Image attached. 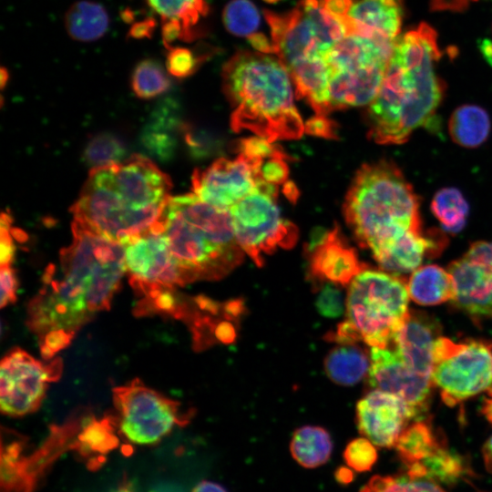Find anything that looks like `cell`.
<instances>
[{
    "mask_svg": "<svg viewBox=\"0 0 492 492\" xmlns=\"http://www.w3.org/2000/svg\"><path fill=\"white\" fill-rule=\"evenodd\" d=\"M440 57L437 34L425 22L395 39L383 82L367 108L370 138L402 144L430 121L444 96L436 73Z\"/></svg>",
    "mask_w": 492,
    "mask_h": 492,
    "instance_id": "6da1fadb",
    "label": "cell"
},
{
    "mask_svg": "<svg viewBox=\"0 0 492 492\" xmlns=\"http://www.w3.org/2000/svg\"><path fill=\"white\" fill-rule=\"evenodd\" d=\"M170 189L155 163L134 155L91 169L72 207L74 220L124 246L161 221Z\"/></svg>",
    "mask_w": 492,
    "mask_h": 492,
    "instance_id": "7a4b0ae2",
    "label": "cell"
},
{
    "mask_svg": "<svg viewBox=\"0 0 492 492\" xmlns=\"http://www.w3.org/2000/svg\"><path fill=\"white\" fill-rule=\"evenodd\" d=\"M221 77L234 131L249 130L272 143L298 138L305 131L291 75L276 55L239 51L225 63Z\"/></svg>",
    "mask_w": 492,
    "mask_h": 492,
    "instance_id": "3957f363",
    "label": "cell"
},
{
    "mask_svg": "<svg viewBox=\"0 0 492 492\" xmlns=\"http://www.w3.org/2000/svg\"><path fill=\"white\" fill-rule=\"evenodd\" d=\"M273 54L287 67L297 97L304 98L316 115L333 110L327 59L333 46L347 34L343 19L331 13L322 0H302L292 10H265Z\"/></svg>",
    "mask_w": 492,
    "mask_h": 492,
    "instance_id": "277c9868",
    "label": "cell"
},
{
    "mask_svg": "<svg viewBox=\"0 0 492 492\" xmlns=\"http://www.w3.org/2000/svg\"><path fill=\"white\" fill-rule=\"evenodd\" d=\"M345 220L374 260L396 243L422 233L419 200L401 169L379 160L363 165L343 202Z\"/></svg>",
    "mask_w": 492,
    "mask_h": 492,
    "instance_id": "5b68a950",
    "label": "cell"
},
{
    "mask_svg": "<svg viewBox=\"0 0 492 492\" xmlns=\"http://www.w3.org/2000/svg\"><path fill=\"white\" fill-rule=\"evenodd\" d=\"M162 222L185 284L224 277L243 258L230 210L207 204L192 192L170 197Z\"/></svg>",
    "mask_w": 492,
    "mask_h": 492,
    "instance_id": "8992f818",
    "label": "cell"
},
{
    "mask_svg": "<svg viewBox=\"0 0 492 492\" xmlns=\"http://www.w3.org/2000/svg\"><path fill=\"white\" fill-rule=\"evenodd\" d=\"M73 239L60 252L61 279L48 286L61 302L92 314L108 310L126 272L124 246L73 220Z\"/></svg>",
    "mask_w": 492,
    "mask_h": 492,
    "instance_id": "52a82bcc",
    "label": "cell"
},
{
    "mask_svg": "<svg viewBox=\"0 0 492 492\" xmlns=\"http://www.w3.org/2000/svg\"><path fill=\"white\" fill-rule=\"evenodd\" d=\"M408 298L406 284L397 275L364 269L349 284L346 317L333 340L387 347L409 313Z\"/></svg>",
    "mask_w": 492,
    "mask_h": 492,
    "instance_id": "ba28073f",
    "label": "cell"
},
{
    "mask_svg": "<svg viewBox=\"0 0 492 492\" xmlns=\"http://www.w3.org/2000/svg\"><path fill=\"white\" fill-rule=\"evenodd\" d=\"M394 41L349 33L333 46L327 59L333 109L373 101L383 82Z\"/></svg>",
    "mask_w": 492,
    "mask_h": 492,
    "instance_id": "9c48e42d",
    "label": "cell"
},
{
    "mask_svg": "<svg viewBox=\"0 0 492 492\" xmlns=\"http://www.w3.org/2000/svg\"><path fill=\"white\" fill-rule=\"evenodd\" d=\"M432 380L449 406L482 392L492 396V342L439 337L433 350Z\"/></svg>",
    "mask_w": 492,
    "mask_h": 492,
    "instance_id": "30bf717a",
    "label": "cell"
},
{
    "mask_svg": "<svg viewBox=\"0 0 492 492\" xmlns=\"http://www.w3.org/2000/svg\"><path fill=\"white\" fill-rule=\"evenodd\" d=\"M277 190L261 185L229 210L238 243L258 266L264 255L292 248L298 239L297 228L282 217L275 203Z\"/></svg>",
    "mask_w": 492,
    "mask_h": 492,
    "instance_id": "8fae6325",
    "label": "cell"
},
{
    "mask_svg": "<svg viewBox=\"0 0 492 492\" xmlns=\"http://www.w3.org/2000/svg\"><path fill=\"white\" fill-rule=\"evenodd\" d=\"M120 433L136 445H154L175 425L188 421L179 403L146 386L139 379L113 389Z\"/></svg>",
    "mask_w": 492,
    "mask_h": 492,
    "instance_id": "7c38bea8",
    "label": "cell"
},
{
    "mask_svg": "<svg viewBox=\"0 0 492 492\" xmlns=\"http://www.w3.org/2000/svg\"><path fill=\"white\" fill-rule=\"evenodd\" d=\"M60 360L44 364L26 351L11 350L1 361L0 408L5 415L22 416L36 411L50 382L58 379Z\"/></svg>",
    "mask_w": 492,
    "mask_h": 492,
    "instance_id": "4fadbf2b",
    "label": "cell"
},
{
    "mask_svg": "<svg viewBox=\"0 0 492 492\" xmlns=\"http://www.w3.org/2000/svg\"><path fill=\"white\" fill-rule=\"evenodd\" d=\"M163 229L161 220L154 229L124 245L126 272L139 295L155 288L185 285Z\"/></svg>",
    "mask_w": 492,
    "mask_h": 492,
    "instance_id": "5bb4252c",
    "label": "cell"
},
{
    "mask_svg": "<svg viewBox=\"0 0 492 492\" xmlns=\"http://www.w3.org/2000/svg\"><path fill=\"white\" fill-rule=\"evenodd\" d=\"M260 161L239 153L235 159H219L192 174V193L203 202L230 210L260 185Z\"/></svg>",
    "mask_w": 492,
    "mask_h": 492,
    "instance_id": "9a60e30c",
    "label": "cell"
},
{
    "mask_svg": "<svg viewBox=\"0 0 492 492\" xmlns=\"http://www.w3.org/2000/svg\"><path fill=\"white\" fill-rule=\"evenodd\" d=\"M453 304L476 321L492 318V241H477L448 267Z\"/></svg>",
    "mask_w": 492,
    "mask_h": 492,
    "instance_id": "2e32d148",
    "label": "cell"
},
{
    "mask_svg": "<svg viewBox=\"0 0 492 492\" xmlns=\"http://www.w3.org/2000/svg\"><path fill=\"white\" fill-rule=\"evenodd\" d=\"M369 354V384L398 396L413 409L417 420H423L428 410L432 378L410 368L395 349L371 347Z\"/></svg>",
    "mask_w": 492,
    "mask_h": 492,
    "instance_id": "e0dca14e",
    "label": "cell"
},
{
    "mask_svg": "<svg viewBox=\"0 0 492 492\" xmlns=\"http://www.w3.org/2000/svg\"><path fill=\"white\" fill-rule=\"evenodd\" d=\"M415 419L413 409L398 396L373 389L359 400L356 421L360 434L380 447H395L407 423Z\"/></svg>",
    "mask_w": 492,
    "mask_h": 492,
    "instance_id": "ac0fdd59",
    "label": "cell"
},
{
    "mask_svg": "<svg viewBox=\"0 0 492 492\" xmlns=\"http://www.w3.org/2000/svg\"><path fill=\"white\" fill-rule=\"evenodd\" d=\"M439 334L440 326L436 320L425 313L409 311L394 336V349L410 368L432 378L433 350Z\"/></svg>",
    "mask_w": 492,
    "mask_h": 492,
    "instance_id": "d6986e66",
    "label": "cell"
},
{
    "mask_svg": "<svg viewBox=\"0 0 492 492\" xmlns=\"http://www.w3.org/2000/svg\"><path fill=\"white\" fill-rule=\"evenodd\" d=\"M310 268L313 278L345 286L365 269V265L359 261L355 250L343 240L339 229L334 228L313 248Z\"/></svg>",
    "mask_w": 492,
    "mask_h": 492,
    "instance_id": "ffe728a7",
    "label": "cell"
},
{
    "mask_svg": "<svg viewBox=\"0 0 492 492\" xmlns=\"http://www.w3.org/2000/svg\"><path fill=\"white\" fill-rule=\"evenodd\" d=\"M404 0H352L342 16L348 34L394 41L401 31Z\"/></svg>",
    "mask_w": 492,
    "mask_h": 492,
    "instance_id": "44dd1931",
    "label": "cell"
},
{
    "mask_svg": "<svg viewBox=\"0 0 492 492\" xmlns=\"http://www.w3.org/2000/svg\"><path fill=\"white\" fill-rule=\"evenodd\" d=\"M178 107L169 98L153 110L142 130L140 140L147 151L161 160H168L175 152L179 128Z\"/></svg>",
    "mask_w": 492,
    "mask_h": 492,
    "instance_id": "7402d4cb",
    "label": "cell"
},
{
    "mask_svg": "<svg viewBox=\"0 0 492 492\" xmlns=\"http://www.w3.org/2000/svg\"><path fill=\"white\" fill-rule=\"evenodd\" d=\"M109 23L105 6L91 0L76 1L64 15L67 34L73 40L82 43L94 42L103 37L108 30Z\"/></svg>",
    "mask_w": 492,
    "mask_h": 492,
    "instance_id": "603a6c76",
    "label": "cell"
},
{
    "mask_svg": "<svg viewBox=\"0 0 492 492\" xmlns=\"http://www.w3.org/2000/svg\"><path fill=\"white\" fill-rule=\"evenodd\" d=\"M406 287L409 297L415 303L425 306L453 301L456 294L454 281L449 272L434 264L415 270Z\"/></svg>",
    "mask_w": 492,
    "mask_h": 492,
    "instance_id": "cb8c5ba5",
    "label": "cell"
},
{
    "mask_svg": "<svg viewBox=\"0 0 492 492\" xmlns=\"http://www.w3.org/2000/svg\"><path fill=\"white\" fill-rule=\"evenodd\" d=\"M323 367L336 384L354 385L368 375L370 354L357 343H339L327 354Z\"/></svg>",
    "mask_w": 492,
    "mask_h": 492,
    "instance_id": "d4e9b609",
    "label": "cell"
},
{
    "mask_svg": "<svg viewBox=\"0 0 492 492\" xmlns=\"http://www.w3.org/2000/svg\"><path fill=\"white\" fill-rule=\"evenodd\" d=\"M406 474L411 477H425L435 482L453 485L470 476L472 471L466 459L450 451L445 444L423 461L407 466Z\"/></svg>",
    "mask_w": 492,
    "mask_h": 492,
    "instance_id": "484cf974",
    "label": "cell"
},
{
    "mask_svg": "<svg viewBox=\"0 0 492 492\" xmlns=\"http://www.w3.org/2000/svg\"><path fill=\"white\" fill-rule=\"evenodd\" d=\"M290 450L293 459L305 468L325 464L333 451L330 434L321 426L304 425L292 435Z\"/></svg>",
    "mask_w": 492,
    "mask_h": 492,
    "instance_id": "4316f807",
    "label": "cell"
},
{
    "mask_svg": "<svg viewBox=\"0 0 492 492\" xmlns=\"http://www.w3.org/2000/svg\"><path fill=\"white\" fill-rule=\"evenodd\" d=\"M113 423L110 417L103 420H88L75 440L74 449L93 469L101 466L105 454L118 446V440L114 434Z\"/></svg>",
    "mask_w": 492,
    "mask_h": 492,
    "instance_id": "83f0119b",
    "label": "cell"
},
{
    "mask_svg": "<svg viewBox=\"0 0 492 492\" xmlns=\"http://www.w3.org/2000/svg\"><path fill=\"white\" fill-rule=\"evenodd\" d=\"M445 444L444 436L435 433L430 423L423 419L408 425L402 431L395 447L401 461L409 466L423 461Z\"/></svg>",
    "mask_w": 492,
    "mask_h": 492,
    "instance_id": "f1b7e54d",
    "label": "cell"
},
{
    "mask_svg": "<svg viewBox=\"0 0 492 492\" xmlns=\"http://www.w3.org/2000/svg\"><path fill=\"white\" fill-rule=\"evenodd\" d=\"M490 130V120L486 110L476 105L456 108L449 120V132L458 145L474 148L481 145Z\"/></svg>",
    "mask_w": 492,
    "mask_h": 492,
    "instance_id": "f546056e",
    "label": "cell"
},
{
    "mask_svg": "<svg viewBox=\"0 0 492 492\" xmlns=\"http://www.w3.org/2000/svg\"><path fill=\"white\" fill-rule=\"evenodd\" d=\"M149 7L160 15L161 21L176 19L184 30V42H190L200 36L196 26L209 12L207 0H145Z\"/></svg>",
    "mask_w": 492,
    "mask_h": 492,
    "instance_id": "4dcf8cb0",
    "label": "cell"
},
{
    "mask_svg": "<svg viewBox=\"0 0 492 492\" xmlns=\"http://www.w3.org/2000/svg\"><path fill=\"white\" fill-rule=\"evenodd\" d=\"M130 84L134 94L142 99L157 97L171 86L163 66L154 58L142 59L134 67Z\"/></svg>",
    "mask_w": 492,
    "mask_h": 492,
    "instance_id": "1f68e13d",
    "label": "cell"
},
{
    "mask_svg": "<svg viewBox=\"0 0 492 492\" xmlns=\"http://www.w3.org/2000/svg\"><path fill=\"white\" fill-rule=\"evenodd\" d=\"M431 210L446 231L456 233L466 224L468 204L458 190L446 188L436 193Z\"/></svg>",
    "mask_w": 492,
    "mask_h": 492,
    "instance_id": "d6a6232c",
    "label": "cell"
},
{
    "mask_svg": "<svg viewBox=\"0 0 492 492\" xmlns=\"http://www.w3.org/2000/svg\"><path fill=\"white\" fill-rule=\"evenodd\" d=\"M359 492H445L435 481L406 475L374 476Z\"/></svg>",
    "mask_w": 492,
    "mask_h": 492,
    "instance_id": "836d02e7",
    "label": "cell"
},
{
    "mask_svg": "<svg viewBox=\"0 0 492 492\" xmlns=\"http://www.w3.org/2000/svg\"><path fill=\"white\" fill-rule=\"evenodd\" d=\"M226 29L237 36H250L259 28L260 14L250 0H231L223 10Z\"/></svg>",
    "mask_w": 492,
    "mask_h": 492,
    "instance_id": "e575fe53",
    "label": "cell"
},
{
    "mask_svg": "<svg viewBox=\"0 0 492 492\" xmlns=\"http://www.w3.org/2000/svg\"><path fill=\"white\" fill-rule=\"evenodd\" d=\"M125 153L126 146L120 138L111 133H101L87 143L84 159L96 169L122 161Z\"/></svg>",
    "mask_w": 492,
    "mask_h": 492,
    "instance_id": "d590c367",
    "label": "cell"
},
{
    "mask_svg": "<svg viewBox=\"0 0 492 492\" xmlns=\"http://www.w3.org/2000/svg\"><path fill=\"white\" fill-rule=\"evenodd\" d=\"M374 446L366 437H359L350 441L343 455L347 466L356 472L371 470L378 457Z\"/></svg>",
    "mask_w": 492,
    "mask_h": 492,
    "instance_id": "8d00e7d4",
    "label": "cell"
},
{
    "mask_svg": "<svg viewBox=\"0 0 492 492\" xmlns=\"http://www.w3.org/2000/svg\"><path fill=\"white\" fill-rule=\"evenodd\" d=\"M166 50L167 71L177 78L193 74L203 59V56H198L190 48L183 46H171Z\"/></svg>",
    "mask_w": 492,
    "mask_h": 492,
    "instance_id": "74e56055",
    "label": "cell"
},
{
    "mask_svg": "<svg viewBox=\"0 0 492 492\" xmlns=\"http://www.w3.org/2000/svg\"><path fill=\"white\" fill-rule=\"evenodd\" d=\"M339 285L326 282L320 290L315 307L318 313L327 318H338L346 310V298H343V292Z\"/></svg>",
    "mask_w": 492,
    "mask_h": 492,
    "instance_id": "f35d334b",
    "label": "cell"
},
{
    "mask_svg": "<svg viewBox=\"0 0 492 492\" xmlns=\"http://www.w3.org/2000/svg\"><path fill=\"white\" fill-rule=\"evenodd\" d=\"M288 173L289 169L285 154L277 148L272 155L263 159L261 165L260 185L268 184L278 187V185L286 182Z\"/></svg>",
    "mask_w": 492,
    "mask_h": 492,
    "instance_id": "ab89813d",
    "label": "cell"
},
{
    "mask_svg": "<svg viewBox=\"0 0 492 492\" xmlns=\"http://www.w3.org/2000/svg\"><path fill=\"white\" fill-rule=\"evenodd\" d=\"M12 222L11 216L3 212L1 215V251L0 262L2 265H11L15 255V245L11 237L12 231L10 230Z\"/></svg>",
    "mask_w": 492,
    "mask_h": 492,
    "instance_id": "60d3db41",
    "label": "cell"
},
{
    "mask_svg": "<svg viewBox=\"0 0 492 492\" xmlns=\"http://www.w3.org/2000/svg\"><path fill=\"white\" fill-rule=\"evenodd\" d=\"M1 296L0 306L4 308L15 300V292L17 288V278L15 270L11 265L1 266Z\"/></svg>",
    "mask_w": 492,
    "mask_h": 492,
    "instance_id": "b9f144b4",
    "label": "cell"
},
{
    "mask_svg": "<svg viewBox=\"0 0 492 492\" xmlns=\"http://www.w3.org/2000/svg\"><path fill=\"white\" fill-rule=\"evenodd\" d=\"M161 38L166 49L173 46L176 40L183 41L184 30L180 22L176 19L161 21Z\"/></svg>",
    "mask_w": 492,
    "mask_h": 492,
    "instance_id": "7bdbcfd3",
    "label": "cell"
},
{
    "mask_svg": "<svg viewBox=\"0 0 492 492\" xmlns=\"http://www.w3.org/2000/svg\"><path fill=\"white\" fill-rule=\"evenodd\" d=\"M305 131L309 134L323 137L334 138V125L325 116L316 115L306 123Z\"/></svg>",
    "mask_w": 492,
    "mask_h": 492,
    "instance_id": "ee69618b",
    "label": "cell"
},
{
    "mask_svg": "<svg viewBox=\"0 0 492 492\" xmlns=\"http://www.w3.org/2000/svg\"><path fill=\"white\" fill-rule=\"evenodd\" d=\"M156 27L157 20L153 16H149L143 20L134 22L127 34V37L138 40L150 39Z\"/></svg>",
    "mask_w": 492,
    "mask_h": 492,
    "instance_id": "f6af8a7d",
    "label": "cell"
},
{
    "mask_svg": "<svg viewBox=\"0 0 492 492\" xmlns=\"http://www.w3.org/2000/svg\"><path fill=\"white\" fill-rule=\"evenodd\" d=\"M471 0H431L430 8L432 11H465Z\"/></svg>",
    "mask_w": 492,
    "mask_h": 492,
    "instance_id": "bcb514c9",
    "label": "cell"
},
{
    "mask_svg": "<svg viewBox=\"0 0 492 492\" xmlns=\"http://www.w3.org/2000/svg\"><path fill=\"white\" fill-rule=\"evenodd\" d=\"M251 45L259 52L273 54L272 40H269L264 35L255 33L248 37ZM274 55V54H273Z\"/></svg>",
    "mask_w": 492,
    "mask_h": 492,
    "instance_id": "7dc6e473",
    "label": "cell"
},
{
    "mask_svg": "<svg viewBox=\"0 0 492 492\" xmlns=\"http://www.w3.org/2000/svg\"><path fill=\"white\" fill-rule=\"evenodd\" d=\"M192 492H227V490L218 483L204 480L200 482Z\"/></svg>",
    "mask_w": 492,
    "mask_h": 492,
    "instance_id": "c3c4849f",
    "label": "cell"
},
{
    "mask_svg": "<svg viewBox=\"0 0 492 492\" xmlns=\"http://www.w3.org/2000/svg\"><path fill=\"white\" fill-rule=\"evenodd\" d=\"M482 456L486 469L492 474V436L484 444L482 447Z\"/></svg>",
    "mask_w": 492,
    "mask_h": 492,
    "instance_id": "681fc988",
    "label": "cell"
},
{
    "mask_svg": "<svg viewBox=\"0 0 492 492\" xmlns=\"http://www.w3.org/2000/svg\"><path fill=\"white\" fill-rule=\"evenodd\" d=\"M334 476L337 482L343 485L349 484L354 479V474H353L352 468H350L349 466L348 467L341 466L337 468L334 473Z\"/></svg>",
    "mask_w": 492,
    "mask_h": 492,
    "instance_id": "f907efd6",
    "label": "cell"
},
{
    "mask_svg": "<svg viewBox=\"0 0 492 492\" xmlns=\"http://www.w3.org/2000/svg\"><path fill=\"white\" fill-rule=\"evenodd\" d=\"M481 413L492 425V396H490V398L484 399Z\"/></svg>",
    "mask_w": 492,
    "mask_h": 492,
    "instance_id": "816d5d0a",
    "label": "cell"
},
{
    "mask_svg": "<svg viewBox=\"0 0 492 492\" xmlns=\"http://www.w3.org/2000/svg\"><path fill=\"white\" fill-rule=\"evenodd\" d=\"M113 492H135L131 483L125 477L118 485V488Z\"/></svg>",
    "mask_w": 492,
    "mask_h": 492,
    "instance_id": "f5cc1de1",
    "label": "cell"
},
{
    "mask_svg": "<svg viewBox=\"0 0 492 492\" xmlns=\"http://www.w3.org/2000/svg\"><path fill=\"white\" fill-rule=\"evenodd\" d=\"M122 20L128 24L134 23L135 13L130 8H125L120 12Z\"/></svg>",
    "mask_w": 492,
    "mask_h": 492,
    "instance_id": "db71d44e",
    "label": "cell"
},
{
    "mask_svg": "<svg viewBox=\"0 0 492 492\" xmlns=\"http://www.w3.org/2000/svg\"><path fill=\"white\" fill-rule=\"evenodd\" d=\"M8 77H9V73L7 69L5 67H2L0 70V80H1L2 88H4L5 84L7 83Z\"/></svg>",
    "mask_w": 492,
    "mask_h": 492,
    "instance_id": "11a10c76",
    "label": "cell"
},
{
    "mask_svg": "<svg viewBox=\"0 0 492 492\" xmlns=\"http://www.w3.org/2000/svg\"><path fill=\"white\" fill-rule=\"evenodd\" d=\"M150 492H170V491H169L168 489H155Z\"/></svg>",
    "mask_w": 492,
    "mask_h": 492,
    "instance_id": "9f6ffc18",
    "label": "cell"
},
{
    "mask_svg": "<svg viewBox=\"0 0 492 492\" xmlns=\"http://www.w3.org/2000/svg\"><path fill=\"white\" fill-rule=\"evenodd\" d=\"M264 1L269 2V3H275V2H277L279 0H264Z\"/></svg>",
    "mask_w": 492,
    "mask_h": 492,
    "instance_id": "6f0895ef",
    "label": "cell"
},
{
    "mask_svg": "<svg viewBox=\"0 0 492 492\" xmlns=\"http://www.w3.org/2000/svg\"><path fill=\"white\" fill-rule=\"evenodd\" d=\"M491 44H492V42H491Z\"/></svg>",
    "mask_w": 492,
    "mask_h": 492,
    "instance_id": "680465c9",
    "label": "cell"
}]
</instances>
